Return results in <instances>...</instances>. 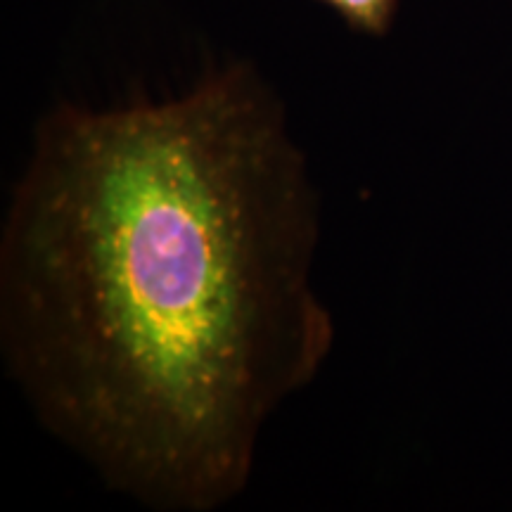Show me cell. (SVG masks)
<instances>
[{
    "mask_svg": "<svg viewBox=\"0 0 512 512\" xmlns=\"http://www.w3.org/2000/svg\"><path fill=\"white\" fill-rule=\"evenodd\" d=\"M337 12L351 29L370 36H384L392 29L399 0H320Z\"/></svg>",
    "mask_w": 512,
    "mask_h": 512,
    "instance_id": "2",
    "label": "cell"
},
{
    "mask_svg": "<svg viewBox=\"0 0 512 512\" xmlns=\"http://www.w3.org/2000/svg\"><path fill=\"white\" fill-rule=\"evenodd\" d=\"M318 200L254 69L38 126L0 242V339L38 418L150 508L242 494L264 422L335 325Z\"/></svg>",
    "mask_w": 512,
    "mask_h": 512,
    "instance_id": "1",
    "label": "cell"
}]
</instances>
